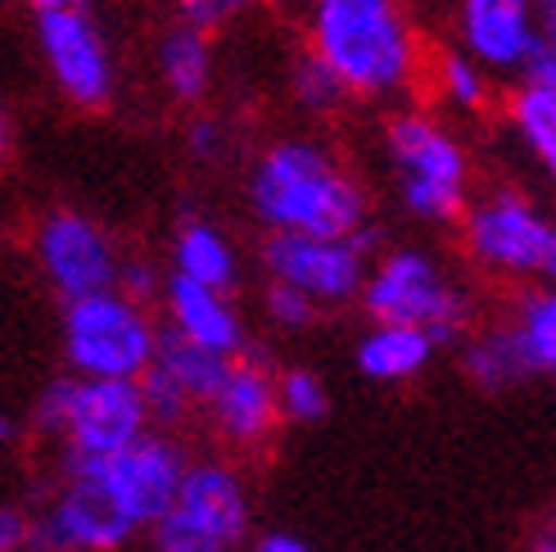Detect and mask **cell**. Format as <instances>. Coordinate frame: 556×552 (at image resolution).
Segmentation results:
<instances>
[{
    "mask_svg": "<svg viewBox=\"0 0 556 552\" xmlns=\"http://www.w3.org/2000/svg\"><path fill=\"white\" fill-rule=\"evenodd\" d=\"M33 548V516L5 507L0 512V552H27Z\"/></svg>",
    "mask_w": 556,
    "mask_h": 552,
    "instance_id": "obj_33",
    "label": "cell"
},
{
    "mask_svg": "<svg viewBox=\"0 0 556 552\" xmlns=\"http://www.w3.org/2000/svg\"><path fill=\"white\" fill-rule=\"evenodd\" d=\"M37 41H41V60L73 104L81 109H100L114 96V60L100 37V27L87 18V10H50L37 14Z\"/></svg>",
    "mask_w": 556,
    "mask_h": 552,
    "instance_id": "obj_10",
    "label": "cell"
},
{
    "mask_svg": "<svg viewBox=\"0 0 556 552\" xmlns=\"http://www.w3.org/2000/svg\"><path fill=\"white\" fill-rule=\"evenodd\" d=\"M434 340L421 326H394V322H371V330L357 340L353 357L357 372L367 380H407L416 372H426V363L434 357Z\"/></svg>",
    "mask_w": 556,
    "mask_h": 552,
    "instance_id": "obj_17",
    "label": "cell"
},
{
    "mask_svg": "<svg viewBox=\"0 0 556 552\" xmlns=\"http://www.w3.org/2000/svg\"><path fill=\"white\" fill-rule=\"evenodd\" d=\"M136 535L131 520L87 480H64L54 499L33 512L27 552H118Z\"/></svg>",
    "mask_w": 556,
    "mask_h": 552,
    "instance_id": "obj_12",
    "label": "cell"
},
{
    "mask_svg": "<svg viewBox=\"0 0 556 552\" xmlns=\"http://www.w3.org/2000/svg\"><path fill=\"white\" fill-rule=\"evenodd\" d=\"M159 330L123 290L64 303V357L87 380H141L154 367Z\"/></svg>",
    "mask_w": 556,
    "mask_h": 552,
    "instance_id": "obj_4",
    "label": "cell"
},
{
    "mask_svg": "<svg viewBox=\"0 0 556 552\" xmlns=\"http://www.w3.org/2000/svg\"><path fill=\"white\" fill-rule=\"evenodd\" d=\"M276 399H281V417L294 426H313L330 412V394L317 372L308 367H290L276 376Z\"/></svg>",
    "mask_w": 556,
    "mask_h": 552,
    "instance_id": "obj_25",
    "label": "cell"
},
{
    "mask_svg": "<svg viewBox=\"0 0 556 552\" xmlns=\"http://www.w3.org/2000/svg\"><path fill=\"white\" fill-rule=\"evenodd\" d=\"M249 200L267 231L349 240L367 223V196L336 159L308 141L271 146L249 177Z\"/></svg>",
    "mask_w": 556,
    "mask_h": 552,
    "instance_id": "obj_1",
    "label": "cell"
},
{
    "mask_svg": "<svg viewBox=\"0 0 556 552\" xmlns=\"http://www.w3.org/2000/svg\"><path fill=\"white\" fill-rule=\"evenodd\" d=\"M208 417L222 439L231 444H258L281 422V399H276V376L258 353H240L231 376L222 380V390L208 403Z\"/></svg>",
    "mask_w": 556,
    "mask_h": 552,
    "instance_id": "obj_15",
    "label": "cell"
},
{
    "mask_svg": "<svg viewBox=\"0 0 556 552\" xmlns=\"http://www.w3.org/2000/svg\"><path fill=\"white\" fill-rule=\"evenodd\" d=\"M163 286H168V276H159V267H150L146 259H127V263H123L118 290H123L127 299L141 303V309H146L150 299H159V294H163Z\"/></svg>",
    "mask_w": 556,
    "mask_h": 552,
    "instance_id": "obj_31",
    "label": "cell"
},
{
    "mask_svg": "<svg viewBox=\"0 0 556 552\" xmlns=\"http://www.w3.org/2000/svg\"><path fill=\"white\" fill-rule=\"evenodd\" d=\"M150 422L154 417H150V403L141 394V380H87V376H77L64 444H68V453L104 457V453L131 449L136 439H146Z\"/></svg>",
    "mask_w": 556,
    "mask_h": 552,
    "instance_id": "obj_11",
    "label": "cell"
},
{
    "mask_svg": "<svg viewBox=\"0 0 556 552\" xmlns=\"http://www.w3.org/2000/svg\"><path fill=\"white\" fill-rule=\"evenodd\" d=\"M60 472H64V480L96 485L136 530H154L159 520L177 507L190 462L177 449V439L150 430L146 439H136L131 449L104 453V457H87V453L64 449Z\"/></svg>",
    "mask_w": 556,
    "mask_h": 552,
    "instance_id": "obj_3",
    "label": "cell"
},
{
    "mask_svg": "<svg viewBox=\"0 0 556 552\" xmlns=\"http://www.w3.org/2000/svg\"><path fill=\"white\" fill-rule=\"evenodd\" d=\"M154 367H159L163 376H173L194 403H204V407H208V403H213V394L222 390V380L231 376L236 357L213 353V349H204V344H194V340L177 336L173 326H163V330H159Z\"/></svg>",
    "mask_w": 556,
    "mask_h": 552,
    "instance_id": "obj_18",
    "label": "cell"
},
{
    "mask_svg": "<svg viewBox=\"0 0 556 552\" xmlns=\"http://www.w3.org/2000/svg\"><path fill=\"white\" fill-rule=\"evenodd\" d=\"M73 390H77V376H54L46 390L37 394V403H33V426H37L41 435H60V439H64L68 407H73Z\"/></svg>",
    "mask_w": 556,
    "mask_h": 552,
    "instance_id": "obj_29",
    "label": "cell"
},
{
    "mask_svg": "<svg viewBox=\"0 0 556 552\" xmlns=\"http://www.w3.org/2000/svg\"><path fill=\"white\" fill-rule=\"evenodd\" d=\"M27 5H33L37 14H50V10H77L81 0H27Z\"/></svg>",
    "mask_w": 556,
    "mask_h": 552,
    "instance_id": "obj_36",
    "label": "cell"
},
{
    "mask_svg": "<svg viewBox=\"0 0 556 552\" xmlns=\"http://www.w3.org/2000/svg\"><path fill=\"white\" fill-rule=\"evenodd\" d=\"M249 552H313V543L290 535V530H263L254 543H249Z\"/></svg>",
    "mask_w": 556,
    "mask_h": 552,
    "instance_id": "obj_35",
    "label": "cell"
},
{
    "mask_svg": "<svg viewBox=\"0 0 556 552\" xmlns=\"http://www.w3.org/2000/svg\"><path fill=\"white\" fill-rule=\"evenodd\" d=\"M141 394H146V403H150V417L159 422V426H173V422H181L186 417V407L194 403L181 385L173 380V376H163L159 367H150L146 376H141Z\"/></svg>",
    "mask_w": 556,
    "mask_h": 552,
    "instance_id": "obj_28",
    "label": "cell"
},
{
    "mask_svg": "<svg viewBox=\"0 0 556 552\" xmlns=\"http://www.w3.org/2000/svg\"><path fill=\"white\" fill-rule=\"evenodd\" d=\"M163 309H168V326L177 336L204 344L213 353L240 357L244 349V322L236 313V303L227 299V290H213L190 281L181 272H168V286H163Z\"/></svg>",
    "mask_w": 556,
    "mask_h": 552,
    "instance_id": "obj_16",
    "label": "cell"
},
{
    "mask_svg": "<svg viewBox=\"0 0 556 552\" xmlns=\"http://www.w3.org/2000/svg\"><path fill=\"white\" fill-rule=\"evenodd\" d=\"M33 250H37V267L46 276V286L64 303L118 290V276H123L118 250L91 217L68 213V209L46 213L37 223Z\"/></svg>",
    "mask_w": 556,
    "mask_h": 552,
    "instance_id": "obj_8",
    "label": "cell"
},
{
    "mask_svg": "<svg viewBox=\"0 0 556 552\" xmlns=\"http://www.w3.org/2000/svg\"><path fill=\"white\" fill-rule=\"evenodd\" d=\"M552 380H556V367H552Z\"/></svg>",
    "mask_w": 556,
    "mask_h": 552,
    "instance_id": "obj_38",
    "label": "cell"
},
{
    "mask_svg": "<svg viewBox=\"0 0 556 552\" xmlns=\"http://www.w3.org/2000/svg\"><path fill=\"white\" fill-rule=\"evenodd\" d=\"M177 520H186L190 530H200L204 539L222 543L227 552H236L249 535V493L244 480L231 472L227 462H190L181 499L168 512Z\"/></svg>",
    "mask_w": 556,
    "mask_h": 552,
    "instance_id": "obj_13",
    "label": "cell"
},
{
    "mask_svg": "<svg viewBox=\"0 0 556 552\" xmlns=\"http://www.w3.org/2000/svg\"><path fill=\"white\" fill-rule=\"evenodd\" d=\"M520 73H525V87L556 96V0H534V41Z\"/></svg>",
    "mask_w": 556,
    "mask_h": 552,
    "instance_id": "obj_26",
    "label": "cell"
},
{
    "mask_svg": "<svg viewBox=\"0 0 556 552\" xmlns=\"http://www.w3.org/2000/svg\"><path fill=\"white\" fill-rule=\"evenodd\" d=\"M181 5V23H190V27H200V33H208V27H222L227 23L244 0H177Z\"/></svg>",
    "mask_w": 556,
    "mask_h": 552,
    "instance_id": "obj_32",
    "label": "cell"
},
{
    "mask_svg": "<svg viewBox=\"0 0 556 552\" xmlns=\"http://www.w3.org/2000/svg\"><path fill=\"white\" fill-rule=\"evenodd\" d=\"M462 372L476 380L480 390L493 394V390H507V385H516L525 376H534V363H530V353H525L516 326L503 322L462 349Z\"/></svg>",
    "mask_w": 556,
    "mask_h": 552,
    "instance_id": "obj_20",
    "label": "cell"
},
{
    "mask_svg": "<svg viewBox=\"0 0 556 552\" xmlns=\"http://www.w3.org/2000/svg\"><path fill=\"white\" fill-rule=\"evenodd\" d=\"M466 250L489 272L556 286V223L516 190H493L466 209Z\"/></svg>",
    "mask_w": 556,
    "mask_h": 552,
    "instance_id": "obj_7",
    "label": "cell"
},
{
    "mask_svg": "<svg viewBox=\"0 0 556 552\" xmlns=\"http://www.w3.org/2000/svg\"><path fill=\"white\" fill-rule=\"evenodd\" d=\"M222 146H227V136H222V123L194 118V127H190V154L204 159V163H213V159H222Z\"/></svg>",
    "mask_w": 556,
    "mask_h": 552,
    "instance_id": "obj_34",
    "label": "cell"
},
{
    "mask_svg": "<svg viewBox=\"0 0 556 552\" xmlns=\"http://www.w3.org/2000/svg\"><path fill=\"white\" fill-rule=\"evenodd\" d=\"M308 33L353 96H394L416 77V37L399 0H313Z\"/></svg>",
    "mask_w": 556,
    "mask_h": 552,
    "instance_id": "obj_2",
    "label": "cell"
},
{
    "mask_svg": "<svg viewBox=\"0 0 556 552\" xmlns=\"http://www.w3.org/2000/svg\"><path fill=\"white\" fill-rule=\"evenodd\" d=\"M263 303H267V317H271L276 326H286V330H299V326H308V322L317 317V303L303 294V290L286 286V281H267Z\"/></svg>",
    "mask_w": 556,
    "mask_h": 552,
    "instance_id": "obj_30",
    "label": "cell"
},
{
    "mask_svg": "<svg viewBox=\"0 0 556 552\" xmlns=\"http://www.w3.org/2000/svg\"><path fill=\"white\" fill-rule=\"evenodd\" d=\"M263 267H267L271 281H286V286L308 294L317 309H326V303L363 299L367 276H371V254L353 236L336 240V236L271 231L263 244Z\"/></svg>",
    "mask_w": 556,
    "mask_h": 552,
    "instance_id": "obj_9",
    "label": "cell"
},
{
    "mask_svg": "<svg viewBox=\"0 0 556 552\" xmlns=\"http://www.w3.org/2000/svg\"><path fill=\"white\" fill-rule=\"evenodd\" d=\"M530 552H556V526L539 530V535H534V543H530Z\"/></svg>",
    "mask_w": 556,
    "mask_h": 552,
    "instance_id": "obj_37",
    "label": "cell"
},
{
    "mask_svg": "<svg viewBox=\"0 0 556 552\" xmlns=\"http://www.w3.org/2000/svg\"><path fill=\"white\" fill-rule=\"evenodd\" d=\"M439 87H443V100L457 104V109H480L484 96H489V81H484V64L476 54H443L439 60Z\"/></svg>",
    "mask_w": 556,
    "mask_h": 552,
    "instance_id": "obj_27",
    "label": "cell"
},
{
    "mask_svg": "<svg viewBox=\"0 0 556 552\" xmlns=\"http://www.w3.org/2000/svg\"><path fill=\"white\" fill-rule=\"evenodd\" d=\"M159 73H163V87L177 100H200L208 91L213 60H208V41L200 27L181 23L159 41Z\"/></svg>",
    "mask_w": 556,
    "mask_h": 552,
    "instance_id": "obj_21",
    "label": "cell"
},
{
    "mask_svg": "<svg viewBox=\"0 0 556 552\" xmlns=\"http://www.w3.org/2000/svg\"><path fill=\"white\" fill-rule=\"evenodd\" d=\"M511 123L520 131V141L547 168V177L556 181V96L539 87H520V96L511 100Z\"/></svg>",
    "mask_w": 556,
    "mask_h": 552,
    "instance_id": "obj_22",
    "label": "cell"
},
{
    "mask_svg": "<svg viewBox=\"0 0 556 552\" xmlns=\"http://www.w3.org/2000/svg\"><path fill=\"white\" fill-rule=\"evenodd\" d=\"M173 272L190 276V281H200V286H213V290H231L240 276V263H236L231 240L213 223L186 217L173 236Z\"/></svg>",
    "mask_w": 556,
    "mask_h": 552,
    "instance_id": "obj_19",
    "label": "cell"
},
{
    "mask_svg": "<svg viewBox=\"0 0 556 552\" xmlns=\"http://www.w3.org/2000/svg\"><path fill=\"white\" fill-rule=\"evenodd\" d=\"M363 309L371 313V322L421 326L430 330L434 344L466 340V326H470V299L421 250H394L380 263H371Z\"/></svg>",
    "mask_w": 556,
    "mask_h": 552,
    "instance_id": "obj_5",
    "label": "cell"
},
{
    "mask_svg": "<svg viewBox=\"0 0 556 552\" xmlns=\"http://www.w3.org/2000/svg\"><path fill=\"white\" fill-rule=\"evenodd\" d=\"M466 54L493 73H520L534 41V0H462L457 5Z\"/></svg>",
    "mask_w": 556,
    "mask_h": 552,
    "instance_id": "obj_14",
    "label": "cell"
},
{
    "mask_svg": "<svg viewBox=\"0 0 556 552\" xmlns=\"http://www.w3.org/2000/svg\"><path fill=\"white\" fill-rule=\"evenodd\" d=\"M389 159H394L403 204L421 223H453L466 209V154L439 123L399 114L389 123Z\"/></svg>",
    "mask_w": 556,
    "mask_h": 552,
    "instance_id": "obj_6",
    "label": "cell"
},
{
    "mask_svg": "<svg viewBox=\"0 0 556 552\" xmlns=\"http://www.w3.org/2000/svg\"><path fill=\"white\" fill-rule=\"evenodd\" d=\"M290 91H294V100L308 109V114H330L344 96H349V87H344V77L330 68L317 50H308V54H299L294 60V68H290Z\"/></svg>",
    "mask_w": 556,
    "mask_h": 552,
    "instance_id": "obj_24",
    "label": "cell"
},
{
    "mask_svg": "<svg viewBox=\"0 0 556 552\" xmlns=\"http://www.w3.org/2000/svg\"><path fill=\"white\" fill-rule=\"evenodd\" d=\"M511 326H516L525 353H530L534 372H552L556 367V286L525 294Z\"/></svg>",
    "mask_w": 556,
    "mask_h": 552,
    "instance_id": "obj_23",
    "label": "cell"
}]
</instances>
